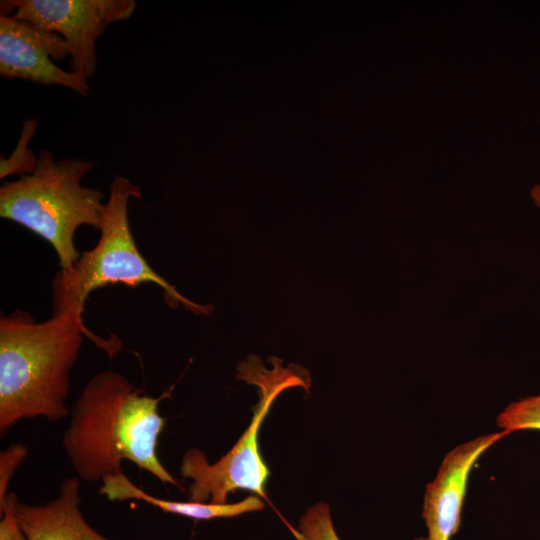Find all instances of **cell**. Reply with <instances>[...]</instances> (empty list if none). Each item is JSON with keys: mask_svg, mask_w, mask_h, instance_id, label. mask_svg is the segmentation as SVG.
<instances>
[{"mask_svg": "<svg viewBox=\"0 0 540 540\" xmlns=\"http://www.w3.org/2000/svg\"><path fill=\"white\" fill-rule=\"evenodd\" d=\"M69 56L65 40L31 22L0 16V74L44 85L69 88L83 96L91 93L88 79L55 64Z\"/></svg>", "mask_w": 540, "mask_h": 540, "instance_id": "7", "label": "cell"}, {"mask_svg": "<svg viewBox=\"0 0 540 540\" xmlns=\"http://www.w3.org/2000/svg\"><path fill=\"white\" fill-rule=\"evenodd\" d=\"M297 540H340L326 503L312 505L300 518L296 529H292Z\"/></svg>", "mask_w": 540, "mask_h": 540, "instance_id": "13", "label": "cell"}, {"mask_svg": "<svg viewBox=\"0 0 540 540\" xmlns=\"http://www.w3.org/2000/svg\"><path fill=\"white\" fill-rule=\"evenodd\" d=\"M273 369H266L260 358L249 356L238 365L236 378L257 386L259 401L253 407V415L247 429L235 445L218 461L211 464L206 454L191 448L181 461V475L192 480L188 488L190 501L223 504L228 495L247 490L268 500L265 484L270 470L259 451L258 432L276 398L292 387L310 388V376L301 366L289 364L271 357Z\"/></svg>", "mask_w": 540, "mask_h": 540, "instance_id": "5", "label": "cell"}, {"mask_svg": "<svg viewBox=\"0 0 540 540\" xmlns=\"http://www.w3.org/2000/svg\"><path fill=\"white\" fill-rule=\"evenodd\" d=\"M502 430L479 436L453 448L444 457L434 480L427 484L422 517L428 540H450L460 527L470 472L495 443L508 436Z\"/></svg>", "mask_w": 540, "mask_h": 540, "instance_id": "8", "label": "cell"}, {"mask_svg": "<svg viewBox=\"0 0 540 540\" xmlns=\"http://www.w3.org/2000/svg\"><path fill=\"white\" fill-rule=\"evenodd\" d=\"M530 196L534 204L540 209V184H536L531 189Z\"/></svg>", "mask_w": 540, "mask_h": 540, "instance_id": "16", "label": "cell"}, {"mask_svg": "<svg viewBox=\"0 0 540 540\" xmlns=\"http://www.w3.org/2000/svg\"><path fill=\"white\" fill-rule=\"evenodd\" d=\"M10 16L59 34L68 48L71 70L93 77L97 69L96 41L112 23L130 18L134 0H12L1 1Z\"/></svg>", "mask_w": 540, "mask_h": 540, "instance_id": "6", "label": "cell"}, {"mask_svg": "<svg viewBox=\"0 0 540 540\" xmlns=\"http://www.w3.org/2000/svg\"><path fill=\"white\" fill-rule=\"evenodd\" d=\"M86 336L112 358L122 349L117 338L103 339L64 314L37 322L25 311L0 318V434L18 421L70 416L66 399L70 373Z\"/></svg>", "mask_w": 540, "mask_h": 540, "instance_id": "2", "label": "cell"}, {"mask_svg": "<svg viewBox=\"0 0 540 540\" xmlns=\"http://www.w3.org/2000/svg\"><path fill=\"white\" fill-rule=\"evenodd\" d=\"M169 392L153 397L135 387L122 373L94 375L70 409L62 445L78 477L87 482L123 473L127 460L162 484L182 489L158 457L165 427L159 403Z\"/></svg>", "mask_w": 540, "mask_h": 540, "instance_id": "1", "label": "cell"}, {"mask_svg": "<svg viewBox=\"0 0 540 540\" xmlns=\"http://www.w3.org/2000/svg\"><path fill=\"white\" fill-rule=\"evenodd\" d=\"M101 482L99 493L110 501L139 500L163 512L194 520L234 517L264 508L263 501L254 495L236 503L223 504L162 499L136 486L124 473L106 476Z\"/></svg>", "mask_w": 540, "mask_h": 540, "instance_id": "10", "label": "cell"}, {"mask_svg": "<svg viewBox=\"0 0 540 540\" xmlns=\"http://www.w3.org/2000/svg\"><path fill=\"white\" fill-rule=\"evenodd\" d=\"M18 496L9 492L4 506L0 509V540H27L15 513Z\"/></svg>", "mask_w": 540, "mask_h": 540, "instance_id": "15", "label": "cell"}, {"mask_svg": "<svg viewBox=\"0 0 540 540\" xmlns=\"http://www.w3.org/2000/svg\"><path fill=\"white\" fill-rule=\"evenodd\" d=\"M27 453L28 448L21 443H13L0 453V509L4 506L9 493V483Z\"/></svg>", "mask_w": 540, "mask_h": 540, "instance_id": "14", "label": "cell"}, {"mask_svg": "<svg viewBox=\"0 0 540 540\" xmlns=\"http://www.w3.org/2000/svg\"><path fill=\"white\" fill-rule=\"evenodd\" d=\"M80 487L79 478L68 477L62 481L58 496L46 503L30 505L18 499L15 513L27 540H112L84 518Z\"/></svg>", "mask_w": 540, "mask_h": 540, "instance_id": "9", "label": "cell"}, {"mask_svg": "<svg viewBox=\"0 0 540 540\" xmlns=\"http://www.w3.org/2000/svg\"><path fill=\"white\" fill-rule=\"evenodd\" d=\"M141 197V188L128 178L116 175L105 203L100 238L91 250L81 253L70 270H59L52 282V314H64L84 324L83 313L89 294L99 288L122 284L137 287L151 283L164 292L173 309L184 306L195 314H210L211 305L196 304L164 277L157 274L139 251L132 234L128 204Z\"/></svg>", "mask_w": 540, "mask_h": 540, "instance_id": "4", "label": "cell"}, {"mask_svg": "<svg viewBox=\"0 0 540 540\" xmlns=\"http://www.w3.org/2000/svg\"><path fill=\"white\" fill-rule=\"evenodd\" d=\"M414 540H428L427 537H417Z\"/></svg>", "mask_w": 540, "mask_h": 540, "instance_id": "17", "label": "cell"}, {"mask_svg": "<svg viewBox=\"0 0 540 540\" xmlns=\"http://www.w3.org/2000/svg\"><path fill=\"white\" fill-rule=\"evenodd\" d=\"M499 428L510 434L515 431H540V395L530 396L510 403L497 416Z\"/></svg>", "mask_w": 540, "mask_h": 540, "instance_id": "12", "label": "cell"}, {"mask_svg": "<svg viewBox=\"0 0 540 540\" xmlns=\"http://www.w3.org/2000/svg\"><path fill=\"white\" fill-rule=\"evenodd\" d=\"M94 165L81 158L55 160L45 149L31 174L0 188V216L49 242L60 270H70L81 255L74 243L78 228L101 227L104 193L81 184Z\"/></svg>", "mask_w": 540, "mask_h": 540, "instance_id": "3", "label": "cell"}, {"mask_svg": "<svg viewBox=\"0 0 540 540\" xmlns=\"http://www.w3.org/2000/svg\"><path fill=\"white\" fill-rule=\"evenodd\" d=\"M38 123L35 119H27L23 123L21 134L17 145L9 157L0 158V178L10 175L20 174L21 176L31 174L37 165L36 156L29 143L36 133Z\"/></svg>", "mask_w": 540, "mask_h": 540, "instance_id": "11", "label": "cell"}]
</instances>
